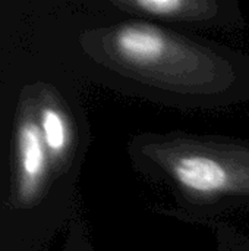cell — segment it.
<instances>
[{"label":"cell","mask_w":249,"mask_h":251,"mask_svg":"<svg viewBox=\"0 0 249 251\" xmlns=\"http://www.w3.org/2000/svg\"><path fill=\"white\" fill-rule=\"evenodd\" d=\"M100 63L119 88L176 107L249 100V60L226 46L129 18L97 31Z\"/></svg>","instance_id":"1"},{"label":"cell","mask_w":249,"mask_h":251,"mask_svg":"<svg viewBox=\"0 0 249 251\" xmlns=\"http://www.w3.org/2000/svg\"><path fill=\"white\" fill-rule=\"evenodd\" d=\"M134 168L164 185L189 219L249 206V143L182 132H144L128 149Z\"/></svg>","instance_id":"2"},{"label":"cell","mask_w":249,"mask_h":251,"mask_svg":"<svg viewBox=\"0 0 249 251\" xmlns=\"http://www.w3.org/2000/svg\"><path fill=\"white\" fill-rule=\"evenodd\" d=\"M113 12L156 24L235 26L241 22L233 0H112Z\"/></svg>","instance_id":"3"},{"label":"cell","mask_w":249,"mask_h":251,"mask_svg":"<svg viewBox=\"0 0 249 251\" xmlns=\"http://www.w3.org/2000/svg\"><path fill=\"white\" fill-rule=\"evenodd\" d=\"M19 191L23 199H31L41 185L47 172L48 151L40 125L25 121L18 131Z\"/></svg>","instance_id":"4"},{"label":"cell","mask_w":249,"mask_h":251,"mask_svg":"<svg viewBox=\"0 0 249 251\" xmlns=\"http://www.w3.org/2000/svg\"><path fill=\"white\" fill-rule=\"evenodd\" d=\"M40 129L48 154L56 159L62 157L70 144V126L68 118L59 109L45 106L41 110Z\"/></svg>","instance_id":"5"},{"label":"cell","mask_w":249,"mask_h":251,"mask_svg":"<svg viewBox=\"0 0 249 251\" xmlns=\"http://www.w3.org/2000/svg\"><path fill=\"white\" fill-rule=\"evenodd\" d=\"M217 240L219 244L216 251H249L248 238L235 231H227L226 226L217 232Z\"/></svg>","instance_id":"6"}]
</instances>
